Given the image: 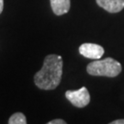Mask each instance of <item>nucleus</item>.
Instances as JSON below:
<instances>
[{
	"label": "nucleus",
	"instance_id": "f257e3e1",
	"mask_svg": "<svg viewBox=\"0 0 124 124\" xmlns=\"http://www.w3.org/2000/svg\"><path fill=\"white\" fill-rule=\"evenodd\" d=\"M62 75V59L57 54H49L43 65L34 75V83L40 89L53 90L57 87Z\"/></svg>",
	"mask_w": 124,
	"mask_h": 124
},
{
	"label": "nucleus",
	"instance_id": "f03ea898",
	"mask_svg": "<svg viewBox=\"0 0 124 124\" xmlns=\"http://www.w3.org/2000/svg\"><path fill=\"white\" fill-rule=\"evenodd\" d=\"M86 71L89 75L95 76L115 77L121 72V64L113 58L108 57L103 60L98 59L88 63Z\"/></svg>",
	"mask_w": 124,
	"mask_h": 124
},
{
	"label": "nucleus",
	"instance_id": "7ed1b4c3",
	"mask_svg": "<svg viewBox=\"0 0 124 124\" xmlns=\"http://www.w3.org/2000/svg\"><path fill=\"white\" fill-rule=\"evenodd\" d=\"M65 97L74 106L77 108H85L90 102V95L87 88L85 86L78 90H67Z\"/></svg>",
	"mask_w": 124,
	"mask_h": 124
},
{
	"label": "nucleus",
	"instance_id": "20e7f679",
	"mask_svg": "<svg viewBox=\"0 0 124 124\" xmlns=\"http://www.w3.org/2000/svg\"><path fill=\"white\" fill-rule=\"evenodd\" d=\"M79 53L85 58L98 60L103 56L104 49L102 46L96 43H83L80 45Z\"/></svg>",
	"mask_w": 124,
	"mask_h": 124
},
{
	"label": "nucleus",
	"instance_id": "39448f33",
	"mask_svg": "<svg viewBox=\"0 0 124 124\" xmlns=\"http://www.w3.org/2000/svg\"><path fill=\"white\" fill-rule=\"evenodd\" d=\"M98 5L109 13H118L124 8V0H96Z\"/></svg>",
	"mask_w": 124,
	"mask_h": 124
},
{
	"label": "nucleus",
	"instance_id": "423d86ee",
	"mask_svg": "<svg viewBox=\"0 0 124 124\" xmlns=\"http://www.w3.org/2000/svg\"><path fill=\"white\" fill-rule=\"evenodd\" d=\"M53 13L61 16L67 13L70 9V0H50Z\"/></svg>",
	"mask_w": 124,
	"mask_h": 124
},
{
	"label": "nucleus",
	"instance_id": "0eeeda50",
	"mask_svg": "<svg viewBox=\"0 0 124 124\" xmlns=\"http://www.w3.org/2000/svg\"><path fill=\"white\" fill-rule=\"evenodd\" d=\"M9 124H26V117L21 112L14 113L13 115L9 118L8 120Z\"/></svg>",
	"mask_w": 124,
	"mask_h": 124
},
{
	"label": "nucleus",
	"instance_id": "6e6552de",
	"mask_svg": "<svg viewBox=\"0 0 124 124\" xmlns=\"http://www.w3.org/2000/svg\"><path fill=\"white\" fill-rule=\"evenodd\" d=\"M66 122L63 120H61V119H56V120H51L48 122V124H65Z\"/></svg>",
	"mask_w": 124,
	"mask_h": 124
},
{
	"label": "nucleus",
	"instance_id": "1a4fd4ad",
	"mask_svg": "<svg viewBox=\"0 0 124 124\" xmlns=\"http://www.w3.org/2000/svg\"><path fill=\"white\" fill-rule=\"evenodd\" d=\"M110 124H124V120H117L111 121Z\"/></svg>",
	"mask_w": 124,
	"mask_h": 124
},
{
	"label": "nucleus",
	"instance_id": "9d476101",
	"mask_svg": "<svg viewBox=\"0 0 124 124\" xmlns=\"http://www.w3.org/2000/svg\"><path fill=\"white\" fill-rule=\"evenodd\" d=\"M4 8V0H0V14L2 13Z\"/></svg>",
	"mask_w": 124,
	"mask_h": 124
}]
</instances>
